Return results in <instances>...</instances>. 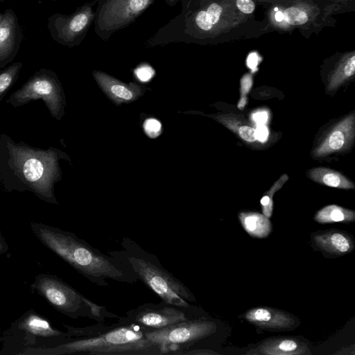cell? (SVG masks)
I'll return each mask as SVG.
<instances>
[{"mask_svg": "<svg viewBox=\"0 0 355 355\" xmlns=\"http://www.w3.org/2000/svg\"><path fill=\"white\" fill-rule=\"evenodd\" d=\"M69 160L63 151L53 147L43 149L16 142L0 135V184L5 191H29L40 199L58 204L54 193L62 178L59 161Z\"/></svg>", "mask_w": 355, "mask_h": 355, "instance_id": "6da1fadb", "label": "cell"}, {"mask_svg": "<svg viewBox=\"0 0 355 355\" xmlns=\"http://www.w3.org/2000/svg\"><path fill=\"white\" fill-rule=\"evenodd\" d=\"M70 339L52 347L28 348L23 354L161 355L147 337L152 329L138 323L97 322L85 327L64 324Z\"/></svg>", "mask_w": 355, "mask_h": 355, "instance_id": "7a4b0ae2", "label": "cell"}, {"mask_svg": "<svg viewBox=\"0 0 355 355\" xmlns=\"http://www.w3.org/2000/svg\"><path fill=\"white\" fill-rule=\"evenodd\" d=\"M37 238L91 283L101 287L110 285L109 280L135 284L134 272L109 254L102 253L74 233L32 223Z\"/></svg>", "mask_w": 355, "mask_h": 355, "instance_id": "3957f363", "label": "cell"}, {"mask_svg": "<svg viewBox=\"0 0 355 355\" xmlns=\"http://www.w3.org/2000/svg\"><path fill=\"white\" fill-rule=\"evenodd\" d=\"M119 245V249L110 250L107 254L131 269L137 279L151 289L161 300L187 309L196 307L189 303L196 302L193 293L165 268L156 255L129 237L122 238Z\"/></svg>", "mask_w": 355, "mask_h": 355, "instance_id": "277c9868", "label": "cell"}, {"mask_svg": "<svg viewBox=\"0 0 355 355\" xmlns=\"http://www.w3.org/2000/svg\"><path fill=\"white\" fill-rule=\"evenodd\" d=\"M32 288L55 309L70 318H85L97 322H105L107 319L119 317L109 311L105 306L85 297L58 277L40 275L36 277Z\"/></svg>", "mask_w": 355, "mask_h": 355, "instance_id": "5b68a950", "label": "cell"}, {"mask_svg": "<svg viewBox=\"0 0 355 355\" xmlns=\"http://www.w3.org/2000/svg\"><path fill=\"white\" fill-rule=\"evenodd\" d=\"M216 329L214 322L200 317L158 329H152L147 332V337L159 349L161 355H183L213 335Z\"/></svg>", "mask_w": 355, "mask_h": 355, "instance_id": "8992f818", "label": "cell"}, {"mask_svg": "<svg viewBox=\"0 0 355 355\" xmlns=\"http://www.w3.org/2000/svg\"><path fill=\"white\" fill-rule=\"evenodd\" d=\"M42 99L50 114L60 120L64 114L65 97L56 73L47 69L35 71L24 84L14 92L6 101L13 107Z\"/></svg>", "mask_w": 355, "mask_h": 355, "instance_id": "52a82bcc", "label": "cell"}, {"mask_svg": "<svg viewBox=\"0 0 355 355\" xmlns=\"http://www.w3.org/2000/svg\"><path fill=\"white\" fill-rule=\"evenodd\" d=\"M155 0H101L94 19L95 31L102 39L127 27Z\"/></svg>", "mask_w": 355, "mask_h": 355, "instance_id": "ba28073f", "label": "cell"}, {"mask_svg": "<svg viewBox=\"0 0 355 355\" xmlns=\"http://www.w3.org/2000/svg\"><path fill=\"white\" fill-rule=\"evenodd\" d=\"M197 307L187 309L168 304L162 300L159 303H145L130 309L119 320L123 322H132L158 329L184 320L203 316L196 315Z\"/></svg>", "mask_w": 355, "mask_h": 355, "instance_id": "9c48e42d", "label": "cell"}, {"mask_svg": "<svg viewBox=\"0 0 355 355\" xmlns=\"http://www.w3.org/2000/svg\"><path fill=\"white\" fill-rule=\"evenodd\" d=\"M95 17L92 5L86 3L70 15L53 14L48 18L47 28L55 42L71 48L81 43Z\"/></svg>", "mask_w": 355, "mask_h": 355, "instance_id": "30bf717a", "label": "cell"}, {"mask_svg": "<svg viewBox=\"0 0 355 355\" xmlns=\"http://www.w3.org/2000/svg\"><path fill=\"white\" fill-rule=\"evenodd\" d=\"M23 38V31L16 13L12 8H7L0 22V69L14 60Z\"/></svg>", "mask_w": 355, "mask_h": 355, "instance_id": "8fae6325", "label": "cell"}, {"mask_svg": "<svg viewBox=\"0 0 355 355\" xmlns=\"http://www.w3.org/2000/svg\"><path fill=\"white\" fill-rule=\"evenodd\" d=\"M248 322L269 331L291 330L297 327L300 321L291 314L270 307H254L243 315Z\"/></svg>", "mask_w": 355, "mask_h": 355, "instance_id": "7c38bea8", "label": "cell"}, {"mask_svg": "<svg viewBox=\"0 0 355 355\" xmlns=\"http://www.w3.org/2000/svg\"><path fill=\"white\" fill-rule=\"evenodd\" d=\"M311 240L315 249L331 257L347 254L354 248L352 236L337 230L313 232L311 235Z\"/></svg>", "mask_w": 355, "mask_h": 355, "instance_id": "4fadbf2b", "label": "cell"}, {"mask_svg": "<svg viewBox=\"0 0 355 355\" xmlns=\"http://www.w3.org/2000/svg\"><path fill=\"white\" fill-rule=\"evenodd\" d=\"M93 76L99 87L116 104L132 102L144 94V89L135 83H124L99 71H94Z\"/></svg>", "mask_w": 355, "mask_h": 355, "instance_id": "5bb4252c", "label": "cell"}, {"mask_svg": "<svg viewBox=\"0 0 355 355\" xmlns=\"http://www.w3.org/2000/svg\"><path fill=\"white\" fill-rule=\"evenodd\" d=\"M354 114H350L335 125L314 150L315 157L338 152L352 141L354 136Z\"/></svg>", "mask_w": 355, "mask_h": 355, "instance_id": "9a60e30c", "label": "cell"}, {"mask_svg": "<svg viewBox=\"0 0 355 355\" xmlns=\"http://www.w3.org/2000/svg\"><path fill=\"white\" fill-rule=\"evenodd\" d=\"M251 355H305L310 354L307 344L294 338L273 337L261 342L245 353Z\"/></svg>", "mask_w": 355, "mask_h": 355, "instance_id": "2e32d148", "label": "cell"}, {"mask_svg": "<svg viewBox=\"0 0 355 355\" xmlns=\"http://www.w3.org/2000/svg\"><path fill=\"white\" fill-rule=\"evenodd\" d=\"M18 329L26 334L41 338H58L65 341L70 339L67 332L52 327L51 323L33 311H29L19 320Z\"/></svg>", "mask_w": 355, "mask_h": 355, "instance_id": "e0dca14e", "label": "cell"}, {"mask_svg": "<svg viewBox=\"0 0 355 355\" xmlns=\"http://www.w3.org/2000/svg\"><path fill=\"white\" fill-rule=\"evenodd\" d=\"M238 218L243 228L252 237L264 239L272 231V225L269 218L263 214L241 211L239 214Z\"/></svg>", "mask_w": 355, "mask_h": 355, "instance_id": "ac0fdd59", "label": "cell"}, {"mask_svg": "<svg viewBox=\"0 0 355 355\" xmlns=\"http://www.w3.org/2000/svg\"><path fill=\"white\" fill-rule=\"evenodd\" d=\"M309 178L325 186L349 189H354V184L341 173L328 168L317 167L309 171Z\"/></svg>", "mask_w": 355, "mask_h": 355, "instance_id": "d6986e66", "label": "cell"}, {"mask_svg": "<svg viewBox=\"0 0 355 355\" xmlns=\"http://www.w3.org/2000/svg\"><path fill=\"white\" fill-rule=\"evenodd\" d=\"M313 218L320 224L352 223L355 220V212L336 205H329L318 211Z\"/></svg>", "mask_w": 355, "mask_h": 355, "instance_id": "ffe728a7", "label": "cell"}, {"mask_svg": "<svg viewBox=\"0 0 355 355\" xmlns=\"http://www.w3.org/2000/svg\"><path fill=\"white\" fill-rule=\"evenodd\" d=\"M23 64L16 62L0 70V102L17 81Z\"/></svg>", "mask_w": 355, "mask_h": 355, "instance_id": "44dd1931", "label": "cell"}, {"mask_svg": "<svg viewBox=\"0 0 355 355\" xmlns=\"http://www.w3.org/2000/svg\"><path fill=\"white\" fill-rule=\"evenodd\" d=\"M288 178L286 174L282 175L260 200L262 213L269 218L272 216L273 211V196L276 191L281 189Z\"/></svg>", "mask_w": 355, "mask_h": 355, "instance_id": "7402d4cb", "label": "cell"}, {"mask_svg": "<svg viewBox=\"0 0 355 355\" xmlns=\"http://www.w3.org/2000/svg\"><path fill=\"white\" fill-rule=\"evenodd\" d=\"M355 72V55H352L331 78L328 90H334L344 80L352 76Z\"/></svg>", "mask_w": 355, "mask_h": 355, "instance_id": "603a6c76", "label": "cell"}, {"mask_svg": "<svg viewBox=\"0 0 355 355\" xmlns=\"http://www.w3.org/2000/svg\"><path fill=\"white\" fill-rule=\"evenodd\" d=\"M226 122H223L230 128L236 131L239 136L245 141L254 142L256 141L255 129L252 127L245 124H237L235 122H230L226 120Z\"/></svg>", "mask_w": 355, "mask_h": 355, "instance_id": "cb8c5ba5", "label": "cell"}, {"mask_svg": "<svg viewBox=\"0 0 355 355\" xmlns=\"http://www.w3.org/2000/svg\"><path fill=\"white\" fill-rule=\"evenodd\" d=\"M283 17V19L291 25H301L308 20V16L304 11L294 7L286 9Z\"/></svg>", "mask_w": 355, "mask_h": 355, "instance_id": "d4e9b609", "label": "cell"}, {"mask_svg": "<svg viewBox=\"0 0 355 355\" xmlns=\"http://www.w3.org/2000/svg\"><path fill=\"white\" fill-rule=\"evenodd\" d=\"M145 133L150 138L158 137L162 132V124L156 119H146L143 125Z\"/></svg>", "mask_w": 355, "mask_h": 355, "instance_id": "484cf974", "label": "cell"}, {"mask_svg": "<svg viewBox=\"0 0 355 355\" xmlns=\"http://www.w3.org/2000/svg\"><path fill=\"white\" fill-rule=\"evenodd\" d=\"M195 23L200 29L205 31H210L213 28L205 10H200L196 14Z\"/></svg>", "mask_w": 355, "mask_h": 355, "instance_id": "4316f807", "label": "cell"}, {"mask_svg": "<svg viewBox=\"0 0 355 355\" xmlns=\"http://www.w3.org/2000/svg\"><path fill=\"white\" fill-rule=\"evenodd\" d=\"M137 79L141 82L149 81L154 76L155 71L152 67L148 65H142L135 71Z\"/></svg>", "mask_w": 355, "mask_h": 355, "instance_id": "83f0119b", "label": "cell"}, {"mask_svg": "<svg viewBox=\"0 0 355 355\" xmlns=\"http://www.w3.org/2000/svg\"><path fill=\"white\" fill-rule=\"evenodd\" d=\"M205 11L211 23L214 26L220 19V16L222 12V8L218 4L214 3L210 4Z\"/></svg>", "mask_w": 355, "mask_h": 355, "instance_id": "f1b7e54d", "label": "cell"}, {"mask_svg": "<svg viewBox=\"0 0 355 355\" xmlns=\"http://www.w3.org/2000/svg\"><path fill=\"white\" fill-rule=\"evenodd\" d=\"M237 8L246 14L252 13L255 8V5L252 0H236Z\"/></svg>", "mask_w": 355, "mask_h": 355, "instance_id": "f546056e", "label": "cell"}, {"mask_svg": "<svg viewBox=\"0 0 355 355\" xmlns=\"http://www.w3.org/2000/svg\"><path fill=\"white\" fill-rule=\"evenodd\" d=\"M252 85V78L249 74L245 75L241 80V96H246Z\"/></svg>", "mask_w": 355, "mask_h": 355, "instance_id": "4dcf8cb0", "label": "cell"}, {"mask_svg": "<svg viewBox=\"0 0 355 355\" xmlns=\"http://www.w3.org/2000/svg\"><path fill=\"white\" fill-rule=\"evenodd\" d=\"M256 139L261 141H265L268 135V130L266 126L264 125H258L255 129Z\"/></svg>", "mask_w": 355, "mask_h": 355, "instance_id": "1f68e13d", "label": "cell"}, {"mask_svg": "<svg viewBox=\"0 0 355 355\" xmlns=\"http://www.w3.org/2000/svg\"><path fill=\"white\" fill-rule=\"evenodd\" d=\"M252 119L258 125H264L268 121V113L265 111L257 112L253 114Z\"/></svg>", "mask_w": 355, "mask_h": 355, "instance_id": "d6a6232c", "label": "cell"}, {"mask_svg": "<svg viewBox=\"0 0 355 355\" xmlns=\"http://www.w3.org/2000/svg\"><path fill=\"white\" fill-rule=\"evenodd\" d=\"M215 354L216 352L207 349H189L184 353V355H198V354Z\"/></svg>", "mask_w": 355, "mask_h": 355, "instance_id": "836d02e7", "label": "cell"}, {"mask_svg": "<svg viewBox=\"0 0 355 355\" xmlns=\"http://www.w3.org/2000/svg\"><path fill=\"white\" fill-rule=\"evenodd\" d=\"M8 248V247L0 232V254L5 253Z\"/></svg>", "mask_w": 355, "mask_h": 355, "instance_id": "e575fe53", "label": "cell"}, {"mask_svg": "<svg viewBox=\"0 0 355 355\" xmlns=\"http://www.w3.org/2000/svg\"><path fill=\"white\" fill-rule=\"evenodd\" d=\"M248 64L249 67L254 69L257 64V60L256 56L252 55L250 57H249Z\"/></svg>", "mask_w": 355, "mask_h": 355, "instance_id": "d590c367", "label": "cell"}, {"mask_svg": "<svg viewBox=\"0 0 355 355\" xmlns=\"http://www.w3.org/2000/svg\"><path fill=\"white\" fill-rule=\"evenodd\" d=\"M246 103H247L246 96H241L240 100L239 101L237 106L240 110H243L244 108V107L245 106Z\"/></svg>", "mask_w": 355, "mask_h": 355, "instance_id": "8d00e7d4", "label": "cell"}, {"mask_svg": "<svg viewBox=\"0 0 355 355\" xmlns=\"http://www.w3.org/2000/svg\"><path fill=\"white\" fill-rule=\"evenodd\" d=\"M275 19L278 21H282V19H284L283 13L282 12H280V11L277 12L275 13Z\"/></svg>", "mask_w": 355, "mask_h": 355, "instance_id": "74e56055", "label": "cell"}, {"mask_svg": "<svg viewBox=\"0 0 355 355\" xmlns=\"http://www.w3.org/2000/svg\"><path fill=\"white\" fill-rule=\"evenodd\" d=\"M166 1L169 4L173 3L175 0H166Z\"/></svg>", "mask_w": 355, "mask_h": 355, "instance_id": "f35d334b", "label": "cell"}, {"mask_svg": "<svg viewBox=\"0 0 355 355\" xmlns=\"http://www.w3.org/2000/svg\"><path fill=\"white\" fill-rule=\"evenodd\" d=\"M2 17H3V13L0 12V22H1V19H2Z\"/></svg>", "mask_w": 355, "mask_h": 355, "instance_id": "ab89813d", "label": "cell"}, {"mask_svg": "<svg viewBox=\"0 0 355 355\" xmlns=\"http://www.w3.org/2000/svg\"><path fill=\"white\" fill-rule=\"evenodd\" d=\"M7 1H8V0H0V2L3 3V2Z\"/></svg>", "mask_w": 355, "mask_h": 355, "instance_id": "60d3db41", "label": "cell"}, {"mask_svg": "<svg viewBox=\"0 0 355 355\" xmlns=\"http://www.w3.org/2000/svg\"><path fill=\"white\" fill-rule=\"evenodd\" d=\"M42 1H55V0H42Z\"/></svg>", "mask_w": 355, "mask_h": 355, "instance_id": "b9f144b4", "label": "cell"}]
</instances>
